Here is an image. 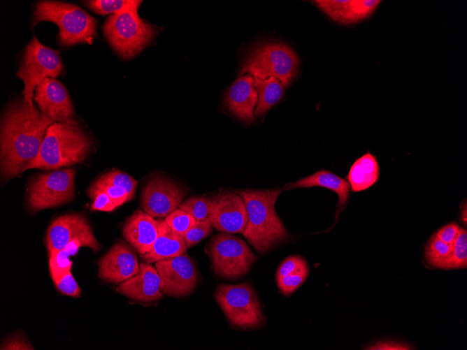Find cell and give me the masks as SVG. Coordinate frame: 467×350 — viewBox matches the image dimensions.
Masks as SVG:
<instances>
[{
  "label": "cell",
  "mask_w": 467,
  "mask_h": 350,
  "mask_svg": "<svg viewBox=\"0 0 467 350\" xmlns=\"http://www.w3.org/2000/svg\"><path fill=\"white\" fill-rule=\"evenodd\" d=\"M254 79L259 98L254 115L260 117L280 101L283 94L284 86L274 77H269L265 80L257 78Z\"/></svg>",
  "instance_id": "cell-25"
},
{
  "label": "cell",
  "mask_w": 467,
  "mask_h": 350,
  "mask_svg": "<svg viewBox=\"0 0 467 350\" xmlns=\"http://www.w3.org/2000/svg\"><path fill=\"white\" fill-rule=\"evenodd\" d=\"M137 274L121 282L116 291L129 298L150 302L163 298L161 291V279L154 266L143 262L139 264Z\"/></svg>",
  "instance_id": "cell-18"
},
{
  "label": "cell",
  "mask_w": 467,
  "mask_h": 350,
  "mask_svg": "<svg viewBox=\"0 0 467 350\" xmlns=\"http://www.w3.org/2000/svg\"><path fill=\"white\" fill-rule=\"evenodd\" d=\"M210 198L202 196H192L182 203L178 208L192 215L196 221L208 217Z\"/></svg>",
  "instance_id": "cell-30"
},
{
  "label": "cell",
  "mask_w": 467,
  "mask_h": 350,
  "mask_svg": "<svg viewBox=\"0 0 467 350\" xmlns=\"http://www.w3.org/2000/svg\"><path fill=\"white\" fill-rule=\"evenodd\" d=\"M137 185L130 175L114 170L98 177L89 187L105 191L117 207L134 198Z\"/></svg>",
  "instance_id": "cell-22"
},
{
  "label": "cell",
  "mask_w": 467,
  "mask_h": 350,
  "mask_svg": "<svg viewBox=\"0 0 467 350\" xmlns=\"http://www.w3.org/2000/svg\"><path fill=\"white\" fill-rule=\"evenodd\" d=\"M76 170L63 168L34 177L29 183L28 206L33 211L56 207L75 196Z\"/></svg>",
  "instance_id": "cell-10"
},
{
  "label": "cell",
  "mask_w": 467,
  "mask_h": 350,
  "mask_svg": "<svg viewBox=\"0 0 467 350\" xmlns=\"http://www.w3.org/2000/svg\"><path fill=\"white\" fill-rule=\"evenodd\" d=\"M73 242H78L82 247H87L94 251L101 247L88 220L83 215L72 213L58 217L47 231L45 245L48 255L64 249Z\"/></svg>",
  "instance_id": "cell-11"
},
{
  "label": "cell",
  "mask_w": 467,
  "mask_h": 350,
  "mask_svg": "<svg viewBox=\"0 0 467 350\" xmlns=\"http://www.w3.org/2000/svg\"><path fill=\"white\" fill-rule=\"evenodd\" d=\"M156 221L158 236L150 250L140 255L141 259L151 263L185 254L187 247L184 239L176 234L164 219H157Z\"/></svg>",
  "instance_id": "cell-21"
},
{
  "label": "cell",
  "mask_w": 467,
  "mask_h": 350,
  "mask_svg": "<svg viewBox=\"0 0 467 350\" xmlns=\"http://www.w3.org/2000/svg\"><path fill=\"white\" fill-rule=\"evenodd\" d=\"M155 268L161 279V291L166 296H186L199 282L196 266L187 254L157 261Z\"/></svg>",
  "instance_id": "cell-12"
},
{
  "label": "cell",
  "mask_w": 467,
  "mask_h": 350,
  "mask_svg": "<svg viewBox=\"0 0 467 350\" xmlns=\"http://www.w3.org/2000/svg\"><path fill=\"white\" fill-rule=\"evenodd\" d=\"M212 233L213 226L208 217L201 221H196L185 233L183 239L187 248H190Z\"/></svg>",
  "instance_id": "cell-33"
},
{
  "label": "cell",
  "mask_w": 467,
  "mask_h": 350,
  "mask_svg": "<svg viewBox=\"0 0 467 350\" xmlns=\"http://www.w3.org/2000/svg\"><path fill=\"white\" fill-rule=\"evenodd\" d=\"M80 247L78 242H73L64 249L48 255L49 270L52 280L71 271L72 261L69 260V256L75 255Z\"/></svg>",
  "instance_id": "cell-26"
},
{
  "label": "cell",
  "mask_w": 467,
  "mask_h": 350,
  "mask_svg": "<svg viewBox=\"0 0 467 350\" xmlns=\"http://www.w3.org/2000/svg\"><path fill=\"white\" fill-rule=\"evenodd\" d=\"M308 265L304 258L299 256L287 258L280 265L276 273V279L291 274L304 265Z\"/></svg>",
  "instance_id": "cell-36"
},
{
  "label": "cell",
  "mask_w": 467,
  "mask_h": 350,
  "mask_svg": "<svg viewBox=\"0 0 467 350\" xmlns=\"http://www.w3.org/2000/svg\"><path fill=\"white\" fill-rule=\"evenodd\" d=\"M317 186L331 189L338 194V201L336 215L337 221L339 213L345 206L349 198L350 185L348 181L330 171L321 170L296 182L288 183L282 187L284 190H288L294 188H309Z\"/></svg>",
  "instance_id": "cell-23"
},
{
  "label": "cell",
  "mask_w": 467,
  "mask_h": 350,
  "mask_svg": "<svg viewBox=\"0 0 467 350\" xmlns=\"http://www.w3.org/2000/svg\"><path fill=\"white\" fill-rule=\"evenodd\" d=\"M215 298L234 326L252 328L263 324L264 315L257 296L249 283L220 284Z\"/></svg>",
  "instance_id": "cell-8"
},
{
  "label": "cell",
  "mask_w": 467,
  "mask_h": 350,
  "mask_svg": "<svg viewBox=\"0 0 467 350\" xmlns=\"http://www.w3.org/2000/svg\"><path fill=\"white\" fill-rule=\"evenodd\" d=\"M452 245L447 244L438 239L435 234L429 240L425 250V256L428 263L436 268H441L451 254Z\"/></svg>",
  "instance_id": "cell-29"
},
{
  "label": "cell",
  "mask_w": 467,
  "mask_h": 350,
  "mask_svg": "<svg viewBox=\"0 0 467 350\" xmlns=\"http://www.w3.org/2000/svg\"><path fill=\"white\" fill-rule=\"evenodd\" d=\"M53 282L62 293L75 298H79L81 296L82 291L71 271L64 273Z\"/></svg>",
  "instance_id": "cell-35"
},
{
  "label": "cell",
  "mask_w": 467,
  "mask_h": 350,
  "mask_svg": "<svg viewBox=\"0 0 467 350\" xmlns=\"http://www.w3.org/2000/svg\"><path fill=\"white\" fill-rule=\"evenodd\" d=\"M136 251L123 241L115 244L98 262L99 278L117 284L137 274L140 268Z\"/></svg>",
  "instance_id": "cell-16"
},
{
  "label": "cell",
  "mask_w": 467,
  "mask_h": 350,
  "mask_svg": "<svg viewBox=\"0 0 467 350\" xmlns=\"http://www.w3.org/2000/svg\"><path fill=\"white\" fill-rule=\"evenodd\" d=\"M62 71L59 51L43 45L34 36L23 51L16 73L24 85L22 92L24 100L33 104L36 86L46 78H55L62 75Z\"/></svg>",
  "instance_id": "cell-7"
},
{
  "label": "cell",
  "mask_w": 467,
  "mask_h": 350,
  "mask_svg": "<svg viewBox=\"0 0 467 350\" xmlns=\"http://www.w3.org/2000/svg\"><path fill=\"white\" fill-rule=\"evenodd\" d=\"M142 1L137 0H92L84 3L94 12L100 15L117 13L125 10L138 8Z\"/></svg>",
  "instance_id": "cell-28"
},
{
  "label": "cell",
  "mask_w": 467,
  "mask_h": 350,
  "mask_svg": "<svg viewBox=\"0 0 467 350\" xmlns=\"http://www.w3.org/2000/svg\"><path fill=\"white\" fill-rule=\"evenodd\" d=\"M54 122L22 99L6 108L1 123V170L6 180L26 170L37 156Z\"/></svg>",
  "instance_id": "cell-1"
},
{
  "label": "cell",
  "mask_w": 467,
  "mask_h": 350,
  "mask_svg": "<svg viewBox=\"0 0 467 350\" xmlns=\"http://www.w3.org/2000/svg\"><path fill=\"white\" fill-rule=\"evenodd\" d=\"M331 19L341 24L359 22L369 17L381 1H313Z\"/></svg>",
  "instance_id": "cell-20"
},
{
  "label": "cell",
  "mask_w": 467,
  "mask_h": 350,
  "mask_svg": "<svg viewBox=\"0 0 467 350\" xmlns=\"http://www.w3.org/2000/svg\"><path fill=\"white\" fill-rule=\"evenodd\" d=\"M122 234L138 252L144 254L152 248L158 236L156 219L141 210H136L125 221Z\"/></svg>",
  "instance_id": "cell-19"
},
{
  "label": "cell",
  "mask_w": 467,
  "mask_h": 350,
  "mask_svg": "<svg viewBox=\"0 0 467 350\" xmlns=\"http://www.w3.org/2000/svg\"><path fill=\"white\" fill-rule=\"evenodd\" d=\"M4 350H31L34 347L20 335L7 338L1 345Z\"/></svg>",
  "instance_id": "cell-38"
},
{
  "label": "cell",
  "mask_w": 467,
  "mask_h": 350,
  "mask_svg": "<svg viewBox=\"0 0 467 350\" xmlns=\"http://www.w3.org/2000/svg\"><path fill=\"white\" fill-rule=\"evenodd\" d=\"M167 225L178 235L184 238L196 220L187 212L177 208L165 218Z\"/></svg>",
  "instance_id": "cell-31"
},
{
  "label": "cell",
  "mask_w": 467,
  "mask_h": 350,
  "mask_svg": "<svg viewBox=\"0 0 467 350\" xmlns=\"http://www.w3.org/2000/svg\"><path fill=\"white\" fill-rule=\"evenodd\" d=\"M460 227L455 223H450L439 229L435 235L444 242L452 245L459 233Z\"/></svg>",
  "instance_id": "cell-37"
},
{
  "label": "cell",
  "mask_w": 467,
  "mask_h": 350,
  "mask_svg": "<svg viewBox=\"0 0 467 350\" xmlns=\"http://www.w3.org/2000/svg\"><path fill=\"white\" fill-rule=\"evenodd\" d=\"M254 82V79L250 74L242 75L224 94V103L227 109L244 122L255 120L254 110L259 98Z\"/></svg>",
  "instance_id": "cell-17"
},
{
  "label": "cell",
  "mask_w": 467,
  "mask_h": 350,
  "mask_svg": "<svg viewBox=\"0 0 467 350\" xmlns=\"http://www.w3.org/2000/svg\"><path fill=\"white\" fill-rule=\"evenodd\" d=\"M283 190L281 187L236 192L244 201L247 215L243 235L259 253H265L288 236L275 210L276 199Z\"/></svg>",
  "instance_id": "cell-2"
},
{
  "label": "cell",
  "mask_w": 467,
  "mask_h": 350,
  "mask_svg": "<svg viewBox=\"0 0 467 350\" xmlns=\"http://www.w3.org/2000/svg\"><path fill=\"white\" fill-rule=\"evenodd\" d=\"M39 110L54 122L75 123V112L66 89L55 78H46L35 89Z\"/></svg>",
  "instance_id": "cell-15"
},
{
  "label": "cell",
  "mask_w": 467,
  "mask_h": 350,
  "mask_svg": "<svg viewBox=\"0 0 467 350\" xmlns=\"http://www.w3.org/2000/svg\"><path fill=\"white\" fill-rule=\"evenodd\" d=\"M93 146L89 135L75 123L53 122L47 129L40 151L27 170L58 169L83 161Z\"/></svg>",
  "instance_id": "cell-3"
},
{
  "label": "cell",
  "mask_w": 467,
  "mask_h": 350,
  "mask_svg": "<svg viewBox=\"0 0 467 350\" xmlns=\"http://www.w3.org/2000/svg\"><path fill=\"white\" fill-rule=\"evenodd\" d=\"M43 21L52 22L59 27L62 47L78 43L92 44L96 36V21L74 4L57 1H40L34 7L31 26Z\"/></svg>",
  "instance_id": "cell-4"
},
{
  "label": "cell",
  "mask_w": 467,
  "mask_h": 350,
  "mask_svg": "<svg viewBox=\"0 0 467 350\" xmlns=\"http://www.w3.org/2000/svg\"><path fill=\"white\" fill-rule=\"evenodd\" d=\"M160 28L142 20L138 8L111 15L103 24L104 36L115 51L129 59L141 52L155 38Z\"/></svg>",
  "instance_id": "cell-5"
},
{
  "label": "cell",
  "mask_w": 467,
  "mask_h": 350,
  "mask_svg": "<svg viewBox=\"0 0 467 350\" xmlns=\"http://www.w3.org/2000/svg\"><path fill=\"white\" fill-rule=\"evenodd\" d=\"M379 177L380 167L377 159L367 152L352 164L347 179L352 191L359 192L373 186Z\"/></svg>",
  "instance_id": "cell-24"
},
{
  "label": "cell",
  "mask_w": 467,
  "mask_h": 350,
  "mask_svg": "<svg viewBox=\"0 0 467 350\" xmlns=\"http://www.w3.org/2000/svg\"><path fill=\"white\" fill-rule=\"evenodd\" d=\"M208 219L218 231L243 234L247 221L243 198L231 191L213 196L210 198Z\"/></svg>",
  "instance_id": "cell-14"
},
{
  "label": "cell",
  "mask_w": 467,
  "mask_h": 350,
  "mask_svg": "<svg viewBox=\"0 0 467 350\" xmlns=\"http://www.w3.org/2000/svg\"><path fill=\"white\" fill-rule=\"evenodd\" d=\"M299 65V58L289 46L282 43L268 42L251 49L239 74H250L261 80L274 77L286 87L296 75Z\"/></svg>",
  "instance_id": "cell-6"
},
{
  "label": "cell",
  "mask_w": 467,
  "mask_h": 350,
  "mask_svg": "<svg viewBox=\"0 0 467 350\" xmlns=\"http://www.w3.org/2000/svg\"><path fill=\"white\" fill-rule=\"evenodd\" d=\"M308 275V265L286 276L276 279L280 290L288 295L298 289L303 283Z\"/></svg>",
  "instance_id": "cell-32"
},
{
  "label": "cell",
  "mask_w": 467,
  "mask_h": 350,
  "mask_svg": "<svg viewBox=\"0 0 467 350\" xmlns=\"http://www.w3.org/2000/svg\"><path fill=\"white\" fill-rule=\"evenodd\" d=\"M467 266V232L462 227L452 244L450 257L442 265L443 269L465 268Z\"/></svg>",
  "instance_id": "cell-27"
},
{
  "label": "cell",
  "mask_w": 467,
  "mask_h": 350,
  "mask_svg": "<svg viewBox=\"0 0 467 350\" xmlns=\"http://www.w3.org/2000/svg\"><path fill=\"white\" fill-rule=\"evenodd\" d=\"M186 194L187 191L175 182L155 176L144 186L141 205L152 217H166L179 207Z\"/></svg>",
  "instance_id": "cell-13"
},
{
  "label": "cell",
  "mask_w": 467,
  "mask_h": 350,
  "mask_svg": "<svg viewBox=\"0 0 467 350\" xmlns=\"http://www.w3.org/2000/svg\"><path fill=\"white\" fill-rule=\"evenodd\" d=\"M208 251L214 272L226 279L247 274L257 258L241 238L226 233L210 239Z\"/></svg>",
  "instance_id": "cell-9"
},
{
  "label": "cell",
  "mask_w": 467,
  "mask_h": 350,
  "mask_svg": "<svg viewBox=\"0 0 467 350\" xmlns=\"http://www.w3.org/2000/svg\"><path fill=\"white\" fill-rule=\"evenodd\" d=\"M87 194L93 200L91 205L92 210L111 212L117 207L110 196L102 190L89 187Z\"/></svg>",
  "instance_id": "cell-34"
}]
</instances>
